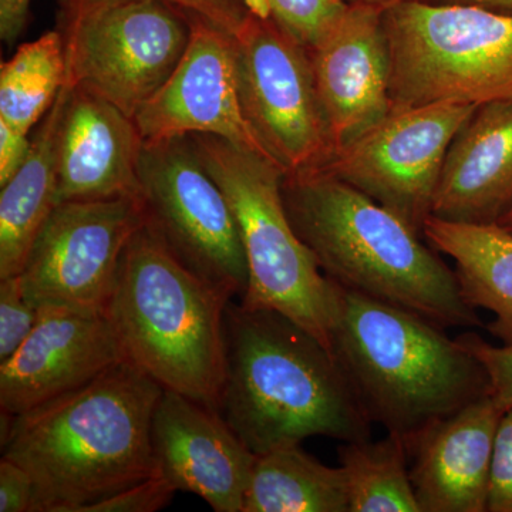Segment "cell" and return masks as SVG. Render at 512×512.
Here are the masks:
<instances>
[{
    "instance_id": "ffe728a7",
    "label": "cell",
    "mask_w": 512,
    "mask_h": 512,
    "mask_svg": "<svg viewBox=\"0 0 512 512\" xmlns=\"http://www.w3.org/2000/svg\"><path fill=\"white\" fill-rule=\"evenodd\" d=\"M69 86L32 137L18 173L0 187V279L19 275L40 231L57 205L59 143Z\"/></svg>"
},
{
    "instance_id": "4fadbf2b",
    "label": "cell",
    "mask_w": 512,
    "mask_h": 512,
    "mask_svg": "<svg viewBox=\"0 0 512 512\" xmlns=\"http://www.w3.org/2000/svg\"><path fill=\"white\" fill-rule=\"evenodd\" d=\"M190 18L183 59L134 117L144 143L207 134L269 158L242 111L235 37L200 16L190 13Z\"/></svg>"
},
{
    "instance_id": "1f68e13d",
    "label": "cell",
    "mask_w": 512,
    "mask_h": 512,
    "mask_svg": "<svg viewBox=\"0 0 512 512\" xmlns=\"http://www.w3.org/2000/svg\"><path fill=\"white\" fill-rule=\"evenodd\" d=\"M30 133L0 121V187L18 173L32 147Z\"/></svg>"
},
{
    "instance_id": "e0dca14e",
    "label": "cell",
    "mask_w": 512,
    "mask_h": 512,
    "mask_svg": "<svg viewBox=\"0 0 512 512\" xmlns=\"http://www.w3.org/2000/svg\"><path fill=\"white\" fill-rule=\"evenodd\" d=\"M143 147L133 117L89 90L69 86L60 131L57 204L140 197Z\"/></svg>"
},
{
    "instance_id": "ba28073f",
    "label": "cell",
    "mask_w": 512,
    "mask_h": 512,
    "mask_svg": "<svg viewBox=\"0 0 512 512\" xmlns=\"http://www.w3.org/2000/svg\"><path fill=\"white\" fill-rule=\"evenodd\" d=\"M67 80L130 117L167 83L191 40L190 13L161 0H126L59 26Z\"/></svg>"
},
{
    "instance_id": "8fae6325",
    "label": "cell",
    "mask_w": 512,
    "mask_h": 512,
    "mask_svg": "<svg viewBox=\"0 0 512 512\" xmlns=\"http://www.w3.org/2000/svg\"><path fill=\"white\" fill-rule=\"evenodd\" d=\"M476 109L453 101L392 109L320 167L423 235L448 150Z\"/></svg>"
},
{
    "instance_id": "4316f807",
    "label": "cell",
    "mask_w": 512,
    "mask_h": 512,
    "mask_svg": "<svg viewBox=\"0 0 512 512\" xmlns=\"http://www.w3.org/2000/svg\"><path fill=\"white\" fill-rule=\"evenodd\" d=\"M39 318L40 311L26 298L19 275L0 279V363L18 352Z\"/></svg>"
},
{
    "instance_id": "836d02e7",
    "label": "cell",
    "mask_w": 512,
    "mask_h": 512,
    "mask_svg": "<svg viewBox=\"0 0 512 512\" xmlns=\"http://www.w3.org/2000/svg\"><path fill=\"white\" fill-rule=\"evenodd\" d=\"M437 2L467 3V5L481 6V8L512 15V0H437Z\"/></svg>"
},
{
    "instance_id": "2e32d148",
    "label": "cell",
    "mask_w": 512,
    "mask_h": 512,
    "mask_svg": "<svg viewBox=\"0 0 512 512\" xmlns=\"http://www.w3.org/2000/svg\"><path fill=\"white\" fill-rule=\"evenodd\" d=\"M382 10L349 5L309 50L316 90L335 150L392 111L390 55Z\"/></svg>"
},
{
    "instance_id": "30bf717a",
    "label": "cell",
    "mask_w": 512,
    "mask_h": 512,
    "mask_svg": "<svg viewBox=\"0 0 512 512\" xmlns=\"http://www.w3.org/2000/svg\"><path fill=\"white\" fill-rule=\"evenodd\" d=\"M242 111L262 150L285 175L328 163L335 147L308 50L268 13H249L235 36Z\"/></svg>"
},
{
    "instance_id": "9c48e42d",
    "label": "cell",
    "mask_w": 512,
    "mask_h": 512,
    "mask_svg": "<svg viewBox=\"0 0 512 512\" xmlns=\"http://www.w3.org/2000/svg\"><path fill=\"white\" fill-rule=\"evenodd\" d=\"M138 178L147 221L173 254L229 301H241L248 264L237 218L190 136L144 143Z\"/></svg>"
},
{
    "instance_id": "5bb4252c",
    "label": "cell",
    "mask_w": 512,
    "mask_h": 512,
    "mask_svg": "<svg viewBox=\"0 0 512 512\" xmlns=\"http://www.w3.org/2000/svg\"><path fill=\"white\" fill-rule=\"evenodd\" d=\"M157 471L217 512H244L256 454L218 410L164 389L151 423Z\"/></svg>"
},
{
    "instance_id": "e575fe53",
    "label": "cell",
    "mask_w": 512,
    "mask_h": 512,
    "mask_svg": "<svg viewBox=\"0 0 512 512\" xmlns=\"http://www.w3.org/2000/svg\"><path fill=\"white\" fill-rule=\"evenodd\" d=\"M349 5L370 6L386 12V10L394 8V6L402 5V3L412 2V0H346Z\"/></svg>"
},
{
    "instance_id": "cb8c5ba5",
    "label": "cell",
    "mask_w": 512,
    "mask_h": 512,
    "mask_svg": "<svg viewBox=\"0 0 512 512\" xmlns=\"http://www.w3.org/2000/svg\"><path fill=\"white\" fill-rule=\"evenodd\" d=\"M409 448L396 434L339 448L349 512H421L407 468Z\"/></svg>"
},
{
    "instance_id": "7a4b0ae2",
    "label": "cell",
    "mask_w": 512,
    "mask_h": 512,
    "mask_svg": "<svg viewBox=\"0 0 512 512\" xmlns=\"http://www.w3.org/2000/svg\"><path fill=\"white\" fill-rule=\"evenodd\" d=\"M220 413L256 456L322 436L370 439L372 421L338 360L288 316L231 301Z\"/></svg>"
},
{
    "instance_id": "83f0119b",
    "label": "cell",
    "mask_w": 512,
    "mask_h": 512,
    "mask_svg": "<svg viewBox=\"0 0 512 512\" xmlns=\"http://www.w3.org/2000/svg\"><path fill=\"white\" fill-rule=\"evenodd\" d=\"M177 491L167 478L156 473L109 498L87 505L82 512H156L167 507Z\"/></svg>"
},
{
    "instance_id": "8992f818",
    "label": "cell",
    "mask_w": 512,
    "mask_h": 512,
    "mask_svg": "<svg viewBox=\"0 0 512 512\" xmlns=\"http://www.w3.org/2000/svg\"><path fill=\"white\" fill-rule=\"evenodd\" d=\"M190 138L237 218L248 264L247 292L238 302L288 316L329 348L332 288L289 220L285 171L264 154L225 138Z\"/></svg>"
},
{
    "instance_id": "d6986e66",
    "label": "cell",
    "mask_w": 512,
    "mask_h": 512,
    "mask_svg": "<svg viewBox=\"0 0 512 512\" xmlns=\"http://www.w3.org/2000/svg\"><path fill=\"white\" fill-rule=\"evenodd\" d=\"M512 207V99L481 104L448 150L431 217L494 224Z\"/></svg>"
},
{
    "instance_id": "277c9868",
    "label": "cell",
    "mask_w": 512,
    "mask_h": 512,
    "mask_svg": "<svg viewBox=\"0 0 512 512\" xmlns=\"http://www.w3.org/2000/svg\"><path fill=\"white\" fill-rule=\"evenodd\" d=\"M329 281L330 352L370 421L409 453L434 424L491 393L483 365L446 329Z\"/></svg>"
},
{
    "instance_id": "d6a6232c",
    "label": "cell",
    "mask_w": 512,
    "mask_h": 512,
    "mask_svg": "<svg viewBox=\"0 0 512 512\" xmlns=\"http://www.w3.org/2000/svg\"><path fill=\"white\" fill-rule=\"evenodd\" d=\"M32 0H0V36L9 46L15 45L29 22Z\"/></svg>"
},
{
    "instance_id": "44dd1931",
    "label": "cell",
    "mask_w": 512,
    "mask_h": 512,
    "mask_svg": "<svg viewBox=\"0 0 512 512\" xmlns=\"http://www.w3.org/2000/svg\"><path fill=\"white\" fill-rule=\"evenodd\" d=\"M423 237L456 264L458 285L471 308L493 313L485 328L512 345V232L500 224H463L430 217Z\"/></svg>"
},
{
    "instance_id": "ac0fdd59",
    "label": "cell",
    "mask_w": 512,
    "mask_h": 512,
    "mask_svg": "<svg viewBox=\"0 0 512 512\" xmlns=\"http://www.w3.org/2000/svg\"><path fill=\"white\" fill-rule=\"evenodd\" d=\"M493 392L434 424L414 443L410 477L421 512H487L495 434Z\"/></svg>"
},
{
    "instance_id": "603a6c76",
    "label": "cell",
    "mask_w": 512,
    "mask_h": 512,
    "mask_svg": "<svg viewBox=\"0 0 512 512\" xmlns=\"http://www.w3.org/2000/svg\"><path fill=\"white\" fill-rule=\"evenodd\" d=\"M67 80L60 30L23 43L0 67V121L30 133L45 119Z\"/></svg>"
},
{
    "instance_id": "6da1fadb",
    "label": "cell",
    "mask_w": 512,
    "mask_h": 512,
    "mask_svg": "<svg viewBox=\"0 0 512 512\" xmlns=\"http://www.w3.org/2000/svg\"><path fill=\"white\" fill-rule=\"evenodd\" d=\"M163 390L121 360L86 386L15 416L2 454L32 477V512H82L158 473L151 423Z\"/></svg>"
},
{
    "instance_id": "7402d4cb",
    "label": "cell",
    "mask_w": 512,
    "mask_h": 512,
    "mask_svg": "<svg viewBox=\"0 0 512 512\" xmlns=\"http://www.w3.org/2000/svg\"><path fill=\"white\" fill-rule=\"evenodd\" d=\"M244 512H349L342 468L325 466L301 446L259 454Z\"/></svg>"
},
{
    "instance_id": "484cf974",
    "label": "cell",
    "mask_w": 512,
    "mask_h": 512,
    "mask_svg": "<svg viewBox=\"0 0 512 512\" xmlns=\"http://www.w3.org/2000/svg\"><path fill=\"white\" fill-rule=\"evenodd\" d=\"M120 2H126V0H59V25L62 26L70 20L79 18L90 10ZM161 2L171 3L185 12L200 16L234 37L251 13L248 0H161Z\"/></svg>"
},
{
    "instance_id": "f1b7e54d",
    "label": "cell",
    "mask_w": 512,
    "mask_h": 512,
    "mask_svg": "<svg viewBox=\"0 0 512 512\" xmlns=\"http://www.w3.org/2000/svg\"><path fill=\"white\" fill-rule=\"evenodd\" d=\"M457 339L483 365L491 392L507 410L512 406V345H491L477 333H464Z\"/></svg>"
},
{
    "instance_id": "52a82bcc",
    "label": "cell",
    "mask_w": 512,
    "mask_h": 512,
    "mask_svg": "<svg viewBox=\"0 0 512 512\" xmlns=\"http://www.w3.org/2000/svg\"><path fill=\"white\" fill-rule=\"evenodd\" d=\"M392 109L512 99V15L412 0L383 13Z\"/></svg>"
},
{
    "instance_id": "3957f363",
    "label": "cell",
    "mask_w": 512,
    "mask_h": 512,
    "mask_svg": "<svg viewBox=\"0 0 512 512\" xmlns=\"http://www.w3.org/2000/svg\"><path fill=\"white\" fill-rule=\"evenodd\" d=\"M284 201L323 274L441 328L483 326L457 275L419 232L322 167L285 175Z\"/></svg>"
},
{
    "instance_id": "9a60e30c",
    "label": "cell",
    "mask_w": 512,
    "mask_h": 512,
    "mask_svg": "<svg viewBox=\"0 0 512 512\" xmlns=\"http://www.w3.org/2000/svg\"><path fill=\"white\" fill-rule=\"evenodd\" d=\"M39 311L29 338L0 363V409L12 416L80 389L126 360L106 313Z\"/></svg>"
},
{
    "instance_id": "5b68a950",
    "label": "cell",
    "mask_w": 512,
    "mask_h": 512,
    "mask_svg": "<svg viewBox=\"0 0 512 512\" xmlns=\"http://www.w3.org/2000/svg\"><path fill=\"white\" fill-rule=\"evenodd\" d=\"M229 302L190 271L146 220L121 256L106 315L128 362L163 389L220 412Z\"/></svg>"
},
{
    "instance_id": "4dcf8cb0",
    "label": "cell",
    "mask_w": 512,
    "mask_h": 512,
    "mask_svg": "<svg viewBox=\"0 0 512 512\" xmlns=\"http://www.w3.org/2000/svg\"><path fill=\"white\" fill-rule=\"evenodd\" d=\"M35 484L25 468L2 457L0 461V512H32Z\"/></svg>"
},
{
    "instance_id": "f546056e",
    "label": "cell",
    "mask_w": 512,
    "mask_h": 512,
    "mask_svg": "<svg viewBox=\"0 0 512 512\" xmlns=\"http://www.w3.org/2000/svg\"><path fill=\"white\" fill-rule=\"evenodd\" d=\"M487 512H512V406L495 434Z\"/></svg>"
},
{
    "instance_id": "d4e9b609",
    "label": "cell",
    "mask_w": 512,
    "mask_h": 512,
    "mask_svg": "<svg viewBox=\"0 0 512 512\" xmlns=\"http://www.w3.org/2000/svg\"><path fill=\"white\" fill-rule=\"evenodd\" d=\"M259 8L306 50L335 28L349 8L346 0H258Z\"/></svg>"
},
{
    "instance_id": "d590c367",
    "label": "cell",
    "mask_w": 512,
    "mask_h": 512,
    "mask_svg": "<svg viewBox=\"0 0 512 512\" xmlns=\"http://www.w3.org/2000/svg\"><path fill=\"white\" fill-rule=\"evenodd\" d=\"M497 224H500L501 227H504L505 229H508V231L512 232V207L510 210L505 212L503 217H501V220L497 222Z\"/></svg>"
},
{
    "instance_id": "7c38bea8",
    "label": "cell",
    "mask_w": 512,
    "mask_h": 512,
    "mask_svg": "<svg viewBox=\"0 0 512 512\" xmlns=\"http://www.w3.org/2000/svg\"><path fill=\"white\" fill-rule=\"evenodd\" d=\"M146 220L141 197L57 204L19 274L28 301L106 313L124 249Z\"/></svg>"
}]
</instances>
